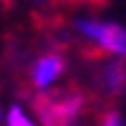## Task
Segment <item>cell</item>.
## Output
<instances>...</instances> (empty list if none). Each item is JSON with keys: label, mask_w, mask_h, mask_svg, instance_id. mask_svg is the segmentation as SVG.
Returning <instances> with one entry per match:
<instances>
[{"label": "cell", "mask_w": 126, "mask_h": 126, "mask_svg": "<svg viewBox=\"0 0 126 126\" xmlns=\"http://www.w3.org/2000/svg\"><path fill=\"white\" fill-rule=\"evenodd\" d=\"M30 103L43 126H83V116L91 111L93 96L78 83H68L61 88L38 91Z\"/></svg>", "instance_id": "obj_1"}, {"label": "cell", "mask_w": 126, "mask_h": 126, "mask_svg": "<svg viewBox=\"0 0 126 126\" xmlns=\"http://www.w3.org/2000/svg\"><path fill=\"white\" fill-rule=\"evenodd\" d=\"M78 30L96 48H86L91 58H98L103 53H113L126 58V28L119 23H101V20H78Z\"/></svg>", "instance_id": "obj_2"}, {"label": "cell", "mask_w": 126, "mask_h": 126, "mask_svg": "<svg viewBox=\"0 0 126 126\" xmlns=\"http://www.w3.org/2000/svg\"><path fill=\"white\" fill-rule=\"evenodd\" d=\"M63 71H66V56H63V50H46L30 66V83L43 91L56 78L63 76Z\"/></svg>", "instance_id": "obj_3"}, {"label": "cell", "mask_w": 126, "mask_h": 126, "mask_svg": "<svg viewBox=\"0 0 126 126\" xmlns=\"http://www.w3.org/2000/svg\"><path fill=\"white\" fill-rule=\"evenodd\" d=\"M96 83L103 96H111V98L121 96L126 91V58L106 61L96 73Z\"/></svg>", "instance_id": "obj_4"}, {"label": "cell", "mask_w": 126, "mask_h": 126, "mask_svg": "<svg viewBox=\"0 0 126 126\" xmlns=\"http://www.w3.org/2000/svg\"><path fill=\"white\" fill-rule=\"evenodd\" d=\"M5 121H8V126H33V124L28 121V116H25V113L20 111L18 106H13V109L8 111V116H5Z\"/></svg>", "instance_id": "obj_5"}, {"label": "cell", "mask_w": 126, "mask_h": 126, "mask_svg": "<svg viewBox=\"0 0 126 126\" xmlns=\"http://www.w3.org/2000/svg\"><path fill=\"white\" fill-rule=\"evenodd\" d=\"M98 126H126L124 119H121V113L119 111H103L101 116H98Z\"/></svg>", "instance_id": "obj_6"}]
</instances>
